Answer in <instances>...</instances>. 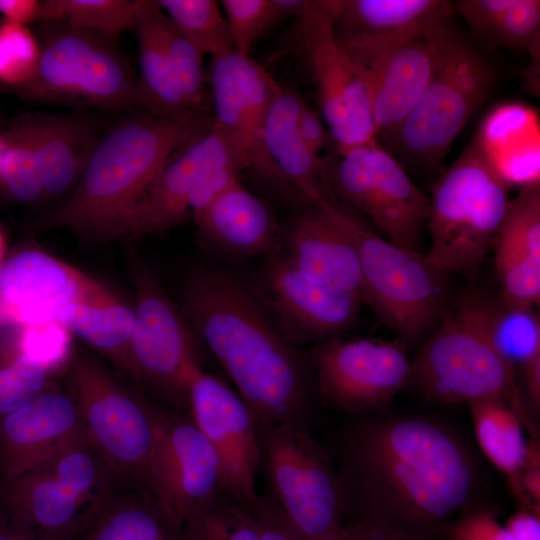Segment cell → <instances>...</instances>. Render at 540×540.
I'll use <instances>...</instances> for the list:
<instances>
[{
	"instance_id": "17",
	"label": "cell",
	"mask_w": 540,
	"mask_h": 540,
	"mask_svg": "<svg viewBox=\"0 0 540 540\" xmlns=\"http://www.w3.org/2000/svg\"><path fill=\"white\" fill-rule=\"evenodd\" d=\"M189 413L215 450L225 496L239 504L259 497V449L256 425L247 405L225 381L193 368Z\"/></svg>"
},
{
	"instance_id": "47",
	"label": "cell",
	"mask_w": 540,
	"mask_h": 540,
	"mask_svg": "<svg viewBox=\"0 0 540 540\" xmlns=\"http://www.w3.org/2000/svg\"><path fill=\"white\" fill-rule=\"evenodd\" d=\"M513 3L514 0H459L452 2V7L485 42L499 17Z\"/></svg>"
},
{
	"instance_id": "32",
	"label": "cell",
	"mask_w": 540,
	"mask_h": 540,
	"mask_svg": "<svg viewBox=\"0 0 540 540\" xmlns=\"http://www.w3.org/2000/svg\"><path fill=\"white\" fill-rule=\"evenodd\" d=\"M75 540H184V532L156 496L124 488Z\"/></svg>"
},
{
	"instance_id": "36",
	"label": "cell",
	"mask_w": 540,
	"mask_h": 540,
	"mask_svg": "<svg viewBox=\"0 0 540 540\" xmlns=\"http://www.w3.org/2000/svg\"><path fill=\"white\" fill-rule=\"evenodd\" d=\"M489 330L498 353L514 369L540 355V322L534 307L510 306L492 295Z\"/></svg>"
},
{
	"instance_id": "4",
	"label": "cell",
	"mask_w": 540,
	"mask_h": 540,
	"mask_svg": "<svg viewBox=\"0 0 540 540\" xmlns=\"http://www.w3.org/2000/svg\"><path fill=\"white\" fill-rule=\"evenodd\" d=\"M492 295L480 288L464 290L449 302L426 343L411 361L407 387L437 404L501 396L518 415L529 437L539 438L515 369L495 348L489 330Z\"/></svg>"
},
{
	"instance_id": "2",
	"label": "cell",
	"mask_w": 540,
	"mask_h": 540,
	"mask_svg": "<svg viewBox=\"0 0 540 540\" xmlns=\"http://www.w3.org/2000/svg\"><path fill=\"white\" fill-rule=\"evenodd\" d=\"M180 309L235 384L256 426L312 434L321 403L308 353L278 331L254 290L226 272L197 268L184 283Z\"/></svg>"
},
{
	"instance_id": "44",
	"label": "cell",
	"mask_w": 540,
	"mask_h": 540,
	"mask_svg": "<svg viewBox=\"0 0 540 540\" xmlns=\"http://www.w3.org/2000/svg\"><path fill=\"white\" fill-rule=\"evenodd\" d=\"M540 36V1L514 0L499 17L485 43L514 51H528Z\"/></svg>"
},
{
	"instance_id": "12",
	"label": "cell",
	"mask_w": 540,
	"mask_h": 540,
	"mask_svg": "<svg viewBox=\"0 0 540 540\" xmlns=\"http://www.w3.org/2000/svg\"><path fill=\"white\" fill-rule=\"evenodd\" d=\"M132 280V381L158 404L189 412L190 375L194 367L201 366L194 331L138 256L132 259Z\"/></svg>"
},
{
	"instance_id": "31",
	"label": "cell",
	"mask_w": 540,
	"mask_h": 540,
	"mask_svg": "<svg viewBox=\"0 0 540 540\" xmlns=\"http://www.w3.org/2000/svg\"><path fill=\"white\" fill-rule=\"evenodd\" d=\"M477 442L489 461L508 478L509 487L523 506L532 501L521 484L527 441L518 415L501 396L468 402Z\"/></svg>"
},
{
	"instance_id": "35",
	"label": "cell",
	"mask_w": 540,
	"mask_h": 540,
	"mask_svg": "<svg viewBox=\"0 0 540 540\" xmlns=\"http://www.w3.org/2000/svg\"><path fill=\"white\" fill-rule=\"evenodd\" d=\"M0 134L4 142L0 180L9 195L23 203L45 195L40 160L27 114L8 123Z\"/></svg>"
},
{
	"instance_id": "13",
	"label": "cell",
	"mask_w": 540,
	"mask_h": 540,
	"mask_svg": "<svg viewBox=\"0 0 540 540\" xmlns=\"http://www.w3.org/2000/svg\"><path fill=\"white\" fill-rule=\"evenodd\" d=\"M290 32L292 53L309 72L321 117L338 153L376 141L366 85L335 38L329 0L307 1Z\"/></svg>"
},
{
	"instance_id": "29",
	"label": "cell",
	"mask_w": 540,
	"mask_h": 540,
	"mask_svg": "<svg viewBox=\"0 0 540 540\" xmlns=\"http://www.w3.org/2000/svg\"><path fill=\"white\" fill-rule=\"evenodd\" d=\"M303 101L299 92L281 85L266 121V152L285 181L305 202L332 201L325 178V161L310 150L297 127Z\"/></svg>"
},
{
	"instance_id": "50",
	"label": "cell",
	"mask_w": 540,
	"mask_h": 540,
	"mask_svg": "<svg viewBox=\"0 0 540 540\" xmlns=\"http://www.w3.org/2000/svg\"><path fill=\"white\" fill-rule=\"evenodd\" d=\"M39 1L37 0H0V16L8 21L27 26L37 22Z\"/></svg>"
},
{
	"instance_id": "28",
	"label": "cell",
	"mask_w": 540,
	"mask_h": 540,
	"mask_svg": "<svg viewBox=\"0 0 540 540\" xmlns=\"http://www.w3.org/2000/svg\"><path fill=\"white\" fill-rule=\"evenodd\" d=\"M40 160L45 195L77 185L104 129L90 115L27 114Z\"/></svg>"
},
{
	"instance_id": "20",
	"label": "cell",
	"mask_w": 540,
	"mask_h": 540,
	"mask_svg": "<svg viewBox=\"0 0 540 540\" xmlns=\"http://www.w3.org/2000/svg\"><path fill=\"white\" fill-rule=\"evenodd\" d=\"M455 30L449 25L378 50L359 64L377 136L398 128L431 81Z\"/></svg>"
},
{
	"instance_id": "51",
	"label": "cell",
	"mask_w": 540,
	"mask_h": 540,
	"mask_svg": "<svg viewBox=\"0 0 540 540\" xmlns=\"http://www.w3.org/2000/svg\"><path fill=\"white\" fill-rule=\"evenodd\" d=\"M521 484L525 494L540 505V462H527L521 471Z\"/></svg>"
},
{
	"instance_id": "56",
	"label": "cell",
	"mask_w": 540,
	"mask_h": 540,
	"mask_svg": "<svg viewBox=\"0 0 540 540\" xmlns=\"http://www.w3.org/2000/svg\"><path fill=\"white\" fill-rule=\"evenodd\" d=\"M2 253H3V238L0 233V261H1Z\"/></svg>"
},
{
	"instance_id": "5",
	"label": "cell",
	"mask_w": 540,
	"mask_h": 540,
	"mask_svg": "<svg viewBox=\"0 0 540 540\" xmlns=\"http://www.w3.org/2000/svg\"><path fill=\"white\" fill-rule=\"evenodd\" d=\"M509 188L477 134L433 185L426 223L429 260L447 274L476 278L506 212Z\"/></svg>"
},
{
	"instance_id": "42",
	"label": "cell",
	"mask_w": 540,
	"mask_h": 540,
	"mask_svg": "<svg viewBox=\"0 0 540 540\" xmlns=\"http://www.w3.org/2000/svg\"><path fill=\"white\" fill-rule=\"evenodd\" d=\"M52 374L17 349L0 365V419L40 395L52 384Z\"/></svg>"
},
{
	"instance_id": "23",
	"label": "cell",
	"mask_w": 540,
	"mask_h": 540,
	"mask_svg": "<svg viewBox=\"0 0 540 540\" xmlns=\"http://www.w3.org/2000/svg\"><path fill=\"white\" fill-rule=\"evenodd\" d=\"M336 40L357 65L378 50L449 24L446 0H329Z\"/></svg>"
},
{
	"instance_id": "55",
	"label": "cell",
	"mask_w": 540,
	"mask_h": 540,
	"mask_svg": "<svg viewBox=\"0 0 540 540\" xmlns=\"http://www.w3.org/2000/svg\"><path fill=\"white\" fill-rule=\"evenodd\" d=\"M3 151H4V142H3L2 136L0 134V168H1V161H2Z\"/></svg>"
},
{
	"instance_id": "6",
	"label": "cell",
	"mask_w": 540,
	"mask_h": 540,
	"mask_svg": "<svg viewBox=\"0 0 540 540\" xmlns=\"http://www.w3.org/2000/svg\"><path fill=\"white\" fill-rule=\"evenodd\" d=\"M124 488L85 432L1 484L0 507L41 538L75 540Z\"/></svg>"
},
{
	"instance_id": "14",
	"label": "cell",
	"mask_w": 540,
	"mask_h": 540,
	"mask_svg": "<svg viewBox=\"0 0 540 540\" xmlns=\"http://www.w3.org/2000/svg\"><path fill=\"white\" fill-rule=\"evenodd\" d=\"M328 190L335 201L366 214L390 241L421 252L430 200L403 165L377 141L339 153L325 162Z\"/></svg>"
},
{
	"instance_id": "41",
	"label": "cell",
	"mask_w": 540,
	"mask_h": 540,
	"mask_svg": "<svg viewBox=\"0 0 540 540\" xmlns=\"http://www.w3.org/2000/svg\"><path fill=\"white\" fill-rule=\"evenodd\" d=\"M39 59L36 35L24 25L0 22V84L18 91L34 76Z\"/></svg>"
},
{
	"instance_id": "3",
	"label": "cell",
	"mask_w": 540,
	"mask_h": 540,
	"mask_svg": "<svg viewBox=\"0 0 540 540\" xmlns=\"http://www.w3.org/2000/svg\"><path fill=\"white\" fill-rule=\"evenodd\" d=\"M207 120L124 115L104 129L69 197L39 217L34 228L67 229L95 241L125 236L136 206L168 157Z\"/></svg>"
},
{
	"instance_id": "15",
	"label": "cell",
	"mask_w": 540,
	"mask_h": 540,
	"mask_svg": "<svg viewBox=\"0 0 540 540\" xmlns=\"http://www.w3.org/2000/svg\"><path fill=\"white\" fill-rule=\"evenodd\" d=\"M207 79L212 122L225 135L241 170L304 202L277 170L264 143L268 114L281 85L251 56L234 50L211 57Z\"/></svg>"
},
{
	"instance_id": "48",
	"label": "cell",
	"mask_w": 540,
	"mask_h": 540,
	"mask_svg": "<svg viewBox=\"0 0 540 540\" xmlns=\"http://www.w3.org/2000/svg\"><path fill=\"white\" fill-rule=\"evenodd\" d=\"M297 127L302 139L310 150L320 157V152L327 143V133L321 117L305 100L299 110Z\"/></svg>"
},
{
	"instance_id": "43",
	"label": "cell",
	"mask_w": 540,
	"mask_h": 540,
	"mask_svg": "<svg viewBox=\"0 0 540 540\" xmlns=\"http://www.w3.org/2000/svg\"><path fill=\"white\" fill-rule=\"evenodd\" d=\"M71 335L57 319L23 326L17 349L55 373L64 370L72 356Z\"/></svg>"
},
{
	"instance_id": "57",
	"label": "cell",
	"mask_w": 540,
	"mask_h": 540,
	"mask_svg": "<svg viewBox=\"0 0 540 540\" xmlns=\"http://www.w3.org/2000/svg\"><path fill=\"white\" fill-rule=\"evenodd\" d=\"M0 492H1V484H0Z\"/></svg>"
},
{
	"instance_id": "7",
	"label": "cell",
	"mask_w": 540,
	"mask_h": 540,
	"mask_svg": "<svg viewBox=\"0 0 540 540\" xmlns=\"http://www.w3.org/2000/svg\"><path fill=\"white\" fill-rule=\"evenodd\" d=\"M35 35L37 68L17 91L24 99L123 116L144 113L138 77L116 40L64 22H40Z\"/></svg>"
},
{
	"instance_id": "45",
	"label": "cell",
	"mask_w": 540,
	"mask_h": 540,
	"mask_svg": "<svg viewBox=\"0 0 540 540\" xmlns=\"http://www.w3.org/2000/svg\"><path fill=\"white\" fill-rule=\"evenodd\" d=\"M444 540H515L488 507L474 505L448 529Z\"/></svg>"
},
{
	"instance_id": "19",
	"label": "cell",
	"mask_w": 540,
	"mask_h": 540,
	"mask_svg": "<svg viewBox=\"0 0 540 540\" xmlns=\"http://www.w3.org/2000/svg\"><path fill=\"white\" fill-rule=\"evenodd\" d=\"M152 491L182 525L225 496L217 454L188 411L163 408Z\"/></svg>"
},
{
	"instance_id": "9",
	"label": "cell",
	"mask_w": 540,
	"mask_h": 540,
	"mask_svg": "<svg viewBox=\"0 0 540 540\" xmlns=\"http://www.w3.org/2000/svg\"><path fill=\"white\" fill-rule=\"evenodd\" d=\"M315 205L323 207L355 245L363 303L407 344L433 330L449 304V274L422 252L381 238L339 202L321 200Z\"/></svg>"
},
{
	"instance_id": "54",
	"label": "cell",
	"mask_w": 540,
	"mask_h": 540,
	"mask_svg": "<svg viewBox=\"0 0 540 540\" xmlns=\"http://www.w3.org/2000/svg\"><path fill=\"white\" fill-rule=\"evenodd\" d=\"M336 540H394L359 526H344Z\"/></svg>"
},
{
	"instance_id": "10",
	"label": "cell",
	"mask_w": 540,
	"mask_h": 540,
	"mask_svg": "<svg viewBox=\"0 0 540 540\" xmlns=\"http://www.w3.org/2000/svg\"><path fill=\"white\" fill-rule=\"evenodd\" d=\"M264 497L304 540H336L344 498L331 451L312 434L280 425L256 426Z\"/></svg>"
},
{
	"instance_id": "37",
	"label": "cell",
	"mask_w": 540,
	"mask_h": 540,
	"mask_svg": "<svg viewBox=\"0 0 540 540\" xmlns=\"http://www.w3.org/2000/svg\"><path fill=\"white\" fill-rule=\"evenodd\" d=\"M306 3V0H222L220 5L232 49L250 56L264 33L283 20L296 17Z\"/></svg>"
},
{
	"instance_id": "38",
	"label": "cell",
	"mask_w": 540,
	"mask_h": 540,
	"mask_svg": "<svg viewBox=\"0 0 540 540\" xmlns=\"http://www.w3.org/2000/svg\"><path fill=\"white\" fill-rule=\"evenodd\" d=\"M175 27L203 54L211 57L232 49L225 17L215 0H158Z\"/></svg>"
},
{
	"instance_id": "27",
	"label": "cell",
	"mask_w": 540,
	"mask_h": 540,
	"mask_svg": "<svg viewBox=\"0 0 540 540\" xmlns=\"http://www.w3.org/2000/svg\"><path fill=\"white\" fill-rule=\"evenodd\" d=\"M203 243L228 255L282 252L280 229L270 208L237 181L192 215Z\"/></svg>"
},
{
	"instance_id": "8",
	"label": "cell",
	"mask_w": 540,
	"mask_h": 540,
	"mask_svg": "<svg viewBox=\"0 0 540 540\" xmlns=\"http://www.w3.org/2000/svg\"><path fill=\"white\" fill-rule=\"evenodd\" d=\"M64 372L85 432L110 469L127 488L153 494L164 406L124 387L87 355L71 356Z\"/></svg>"
},
{
	"instance_id": "26",
	"label": "cell",
	"mask_w": 540,
	"mask_h": 540,
	"mask_svg": "<svg viewBox=\"0 0 540 540\" xmlns=\"http://www.w3.org/2000/svg\"><path fill=\"white\" fill-rule=\"evenodd\" d=\"M280 238L284 254L303 274L320 284L362 297L355 245L323 207L313 204L296 214L280 232Z\"/></svg>"
},
{
	"instance_id": "49",
	"label": "cell",
	"mask_w": 540,
	"mask_h": 540,
	"mask_svg": "<svg viewBox=\"0 0 540 540\" xmlns=\"http://www.w3.org/2000/svg\"><path fill=\"white\" fill-rule=\"evenodd\" d=\"M505 528L515 540H540V515L523 507L508 518Z\"/></svg>"
},
{
	"instance_id": "16",
	"label": "cell",
	"mask_w": 540,
	"mask_h": 540,
	"mask_svg": "<svg viewBox=\"0 0 540 540\" xmlns=\"http://www.w3.org/2000/svg\"><path fill=\"white\" fill-rule=\"evenodd\" d=\"M408 344L399 339L331 338L308 356L321 405L350 415L382 412L410 375Z\"/></svg>"
},
{
	"instance_id": "22",
	"label": "cell",
	"mask_w": 540,
	"mask_h": 540,
	"mask_svg": "<svg viewBox=\"0 0 540 540\" xmlns=\"http://www.w3.org/2000/svg\"><path fill=\"white\" fill-rule=\"evenodd\" d=\"M230 161L237 162L233 150L212 119L198 125L164 163L136 206L125 236L162 233L187 222L190 198L200 178Z\"/></svg>"
},
{
	"instance_id": "18",
	"label": "cell",
	"mask_w": 540,
	"mask_h": 540,
	"mask_svg": "<svg viewBox=\"0 0 540 540\" xmlns=\"http://www.w3.org/2000/svg\"><path fill=\"white\" fill-rule=\"evenodd\" d=\"M260 301L278 331L300 345L341 337L357 320L361 295L320 284L303 274L284 252L266 257Z\"/></svg>"
},
{
	"instance_id": "30",
	"label": "cell",
	"mask_w": 540,
	"mask_h": 540,
	"mask_svg": "<svg viewBox=\"0 0 540 540\" xmlns=\"http://www.w3.org/2000/svg\"><path fill=\"white\" fill-rule=\"evenodd\" d=\"M157 1L143 0L133 30L138 43V87L144 113L171 120L204 119L188 109L169 60Z\"/></svg>"
},
{
	"instance_id": "46",
	"label": "cell",
	"mask_w": 540,
	"mask_h": 540,
	"mask_svg": "<svg viewBox=\"0 0 540 540\" xmlns=\"http://www.w3.org/2000/svg\"><path fill=\"white\" fill-rule=\"evenodd\" d=\"M239 505L249 516L260 540H304L279 509L263 495L259 494L252 503Z\"/></svg>"
},
{
	"instance_id": "53",
	"label": "cell",
	"mask_w": 540,
	"mask_h": 540,
	"mask_svg": "<svg viewBox=\"0 0 540 540\" xmlns=\"http://www.w3.org/2000/svg\"><path fill=\"white\" fill-rule=\"evenodd\" d=\"M0 540H46L13 521L0 507Z\"/></svg>"
},
{
	"instance_id": "21",
	"label": "cell",
	"mask_w": 540,
	"mask_h": 540,
	"mask_svg": "<svg viewBox=\"0 0 540 540\" xmlns=\"http://www.w3.org/2000/svg\"><path fill=\"white\" fill-rule=\"evenodd\" d=\"M110 294L94 279L46 252L21 251L0 265V325L50 321L68 304Z\"/></svg>"
},
{
	"instance_id": "25",
	"label": "cell",
	"mask_w": 540,
	"mask_h": 540,
	"mask_svg": "<svg viewBox=\"0 0 540 540\" xmlns=\"http://www.w3.org/2000/svg\"><path fill=\"white\" fill-rule=\"evenodd\" d=\"M494 264L501 299L514 307L540 300V183L520 185L495 235Z\"/></svg>"
},
{
	"instance_id": "24",
	"label": "cell",
	"mask_w": 540,
	"mask_h": 540,
	"mask_svg": "<svg viewBox=\"0 0 540 540\" xmlns=\"http://www.w3.org/2000/svg\"><path fill=\"white\" fill-rule=\"evenodd\" d=\"M84 433L71 393L52 383L0 419V483L26 473Z\"/></svg>"
},
{
	"instance_id": "1",
	"label": "cell",
	"mask_w": 540,
	"mask_h": 540,
	"mask_svg": "<svg viewBox=\"0 0 540 540\" xmlns=\"http://www.w3.org/2000/svg\"><path fill=\"white\" fill-rule=\"evenodd\" d=\"M356 417L332 454L344 525L394 540H444L479 491L480 473L468 446L428 417Z\"/></svg>"
},
{
	"instance_id": "39",
	"label": "cell",
	"mask_w": 540,
	"mask_h": 540,
	"mask_svg": "<svg viewBox=\"0 0 540 540\" xmlns=\"http://www.w3.org/2000/svg\"><path fill=\"white\" fill-rule=\"evenodd\" d=\"M162 33L171 66L190 112L200 118H209L210 108L207 71L204 55L175 27L163 12Z\"/></svg>"
},
{
	"instance_id": "40",
	"label": "cell",
	"mask_w": 540,
	"mask_h": 540,
	"mask_svg": "<svg viewBox=\"0 0 540 540\" xmlns=\"http://www.w3.org/2000/svg\"><path fill=\"white\" fill-rule=\"evenodd\" d=\"M184 540H260L244 509L224 496L183 524Z\"/></svg>"
},
{
	"instance_id": "34",
	"label": "cell",
	"mask_w": 540,
	"mask_h": 540,
	"mask_svg": "<svg viewBox=\"0 0 540 540\" xmlns=\"http://www.w3.org/2000/svg\"><path fill=\"white\" fill-rule=\"evenodd\" d=\"M143 0H43L37 22H64L116 40L134 28Z\"/></svg>"
},
{
	"instance_id": "33",
	"label": "cell",
	"mask_w": 540,
	"mask_h": 540,
	"mask_svg": "<svg viewBox=\"0 0 540 540\" xmlns=\"http://www.w3.org/2000/svg\"><path fill=\"white\" fill-rule=\"evenodd\" d=\"M56 319L132 380L130 341L134 326L133 308L111 293L102 299L68 304L59 311Z\"/></svg>"
},
{
	"instance_id": "11",
	"label": "cell",
	"mask_w": 540,
	"mask_h": 540,
	"mask_svg": "<svg viewBox=\"0 0 540 540\" xmlns=\"http://www.w3.org/2000/svg\"><path fill=\"white\" fill-rule=\"evenodd\" d=\"M492 84L491 68L454 32L428 86L387 140L413 166L439 169L454 139L485 101Z\"/></svg>"
},
{
	"instance_id": "52",
	"label": "cell",
	"mask_w": 540,
	"mask_h": 540,
	"mask_svg": "<svg viewBox=\"0 0 540 540\" xmlns=\"http://www.w3.org/2000/svg\"><path fill=\"white\" fill-rule=\"evenodd\" d=\"M530 62L526 67L524 84L526 90L534 95L539 94V63H540V36L537 37L528 49Z\"/></svg>"
}]
</instances>
